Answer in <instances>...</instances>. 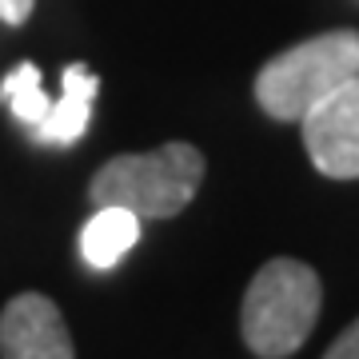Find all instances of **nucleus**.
I'll list each match as a JSON object with an SVG mask.
<instances>
[{
    "label": "nucleus",
    "instance_id": "f257e3e1",
    "mask_svg": "<svg viewBox=\"0 0 359 359\" xmlns=\"http://www.w3.org/2000/svg\"><path fill=\"white\" fill-rule=\"evenodd\" d=\"M204 184V152L184 140L160 144L152 152L112 156L92 176V208L116 204L140 219H172L192 204Z\"/></svg>",
    "mask_w": 359,
    "mask_h": 359
},
{
    "label": "nucleus",
    "instance_id": "1a4fd4ad",
    "mask_svg": "<svg viewBox=\"0 0 359 359\" xmlns=\"http://www.w3.org/2000/svg\"><path fill=\"white\" fill-rule=\"evenodd\" d=\"M323 359H359V320L351 323V327H347L327 351H323Z\"/></svg>",
    "mask_w": 359,
    "mask_h": 359
},
{
    "label": "nucleus",
    "instance_id": "39448f33",
    "mask_svg": "<svg viewBox=\"0 0 359 359\" xmlns=\"http://www.w3.org/2000/svg\"><path fill=\"white\" fill-rule=\"evenodd\" d=\"M0 359H76L60 308L40 292H20L0 311Z\"/></svg>",
    "mask_w": 359,
    "mask_h": 359
},
{
    "label": "nucleus",
    "instance_id": "20e7f679",
    "mask_svg": "<svg viewBox=\"0 0 359 359\" xmlns=\"http://www.w3.org/2000/svg\"><path fill=\"white\" fill-rule=\"evenodd\" d=\"M311 164L332 180H359V76L327 92L304 120Z\"/></svg>",
    "mask_w": 359,
    "mask_h": 359
},
{
    "label": "nucleus",
    "instance_id": "6e6552de",
    "mask_svg": "<svg viewBox=\"0 0 359 359\" xmlns=\"http://www.w3.org/2000/svg\"><path fill=\"white\" fill-rule=\"evenodd\" d=\"M0 96L8 104V112H13L20 124H28V128H36L52 108V96H44V88H40V68L32 65V60L16 65L8 76L0 80Z\"/></svg>",
    "mask_w": 359,
    "mask_h": 359
},
{
    "label": "nucleus",
    "instance_id": "9d476101",
    "mask_svg": "<svg viewBox=\"0 0 359 359\" xmlns=\"http://www.w3.org/2000/svg\"><path fill=\"white\" fill-rule=\"evenodd\" d=\"M36 0H0V20L4 25H25Z\"/></svg>",
    "mask_w": 359,
    "mask_h": 359
},
{
    "label": "nucleus",
    "instance_id": "0eeeda50",
    "mask_svg": "<svg viewBox=\"0 0 359 359\" xmlns=\"http://www.w3.org/2000/svg\"><path fill=\"white\" fill-rule=\"evenodd\" d=\"M136 240H140V216H132L128 208L104 204L80 231V256L88 268L108 271L136 248Z\"/></svg>",
    "mask_w": 359,
    "mask_h": 359
},
{
    "label": "nucleus",
    "instance_id": "f03ea898",
    "mask_svg": "<svg viewBox=\"0 0 359 359\" xmlns=\"http://www.w3.org/2000/svg\"><path fill=\"white\" fill-rule=\"evenodd\" d=\"M323 308V283L299 259H271L252 276L240 308V332L259 359H287L308 344Z\"/></svg>",
    "mask_w": 359,
    "mask_h": 359
},
{
    "label": "nucleus",
    "instance_id": "7ed1b4c3",
    "mask_svg": "<svg viewBox=\"0 0 359 359\" xmlns=\"http://www.w3.org/2000/svg\"><path fill=\"white\" fill-rule=\"evenodd\" d=\"M359 76V32L335 28L271 56L256 76V100L271 120L299 124L344 80Z\"/></svg>",
    "mask_w": 359,
    "mask_h": 359
},
{
    "label": "nucleus",
    "instance_id": "423d86ee",
    "mask_svg": "<svg viewBox=\"0 0 359 359\" xmlns=\"http://www.w3.org/2000/svg\"><path fill=\"white\" fill-rule=\"evenodd\" d=\"M96 92H100V76L96 72H88L84 65H68L65 76H60V96L52 100L48 116L32 128V136L40 144H52V148L76 144L88 132V116H92V104H96Z\"/></svg>",
    "mask_w": 359,
    "mask_h": 359
}]
</instances>
